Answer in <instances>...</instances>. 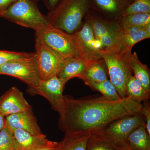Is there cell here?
Instances as JSON below:
<instances>
[{
  "label": "cell",
  "mask_w": 150,
  "mask_h": 150,
  "mask_svg": "<svg viewBox=\"0 0 150 150\" xmlns=\"http://www.w3.org/2000/svg\"><path fill=\"white\" fill-rule=\"evenodd\" d=\"M60 0H45L46 6L49 11L52 10L57 5Z\"/></svg>",
  "instance_id": "cell-32"
},
{
  "label": "cell",
  "mask_w": 150,
  "mask_h": 150,
  "mask_svg": "<svg viewBox=\"0 0 150 150\" xmlns=\"http://www.w3.org/2000/svg\"><path fill=\"white\" fill-rule=\"evenodd\" d=\"M119 146V150H131L126 146L125 142L118 143Z\"/></svg>",
  "instance_id": "cell-34"
},
{
  "label": "cell",
  "mask_w": 150,
  "mask_h": 150,
  "mask_svg": "<svg viewBox=\"0 0 150 150\" xmlns=\"http://www.w3.org/2000/svg\"><path fill=\"white\" fill-rule=\"evenodd\" d=\"M125 143L131 150H150V135L147 131L146 123L135 129Z\"/></svg>",
  "instance_id": "cell-18"
},
{
  "label": "cell",
  "mask_w": 150,
  "mask_h": 150,
  "mask_svg": "<svg viewBox=\"0 0 150 150\" xmlns=\"http://www.w3.org/2000/svg\"><path fill=\"white\" fill-rule=\"evenodd\" d=\"M59 142H54L51 144L43 146L35 150H58Z\"/></svg>",
  "instance_id": "cell-31"
},
{
  "label": "cell",
  "mask_w": 150,
  "mask_h": 150,
  "mask_svg": "<svg viewBox=\"0 0 150 150\" xmlns=\"http://www.w3.org/2000/svg\"><path fill=\"white\" fill-rule=\"evenodd\" d=\"M10 129L19 150H35L43 146L51 144L54 142L46 139L44 134L33 135L20 129Z\"/></svg>",
  "instance_id": "cell-14"
},
{
  "label": "cell",
  "mask_w": 150,
  "mask_h": 150,
  "mask_svg": "<svg viewBox=\"0 0 150 150\" xmlns=\"http://www.w3.org/2000/svg\"><path fill=\"white\" fill-rule=\"evenodd\" d=\"M17 0H0V13L8 8Z\"/></svg>",
  "instance_id": "cell-30"
},
{
  "label": "cell",
  "mask_w": 150,
  "mask_h": 150,
  "mask_svg": "<svg viewBox=\"0 0 150 150\" xmlns=\"http://www.w3.org/2000/svg\"><path fill=\"white\" fill-rule=\"evenodd\" d=\"M79 57L85 62L102 59L101 43L97 39L90 23L86 22L81 30L72 33Z\"/></svg>",
  "instance_id": "cell-7"
},
{
  "label": "cell",
  "mask_w": 150,
  "mask_h": 150,
  "mask_svg": "<svg viewBox=\"0 0 150 150\" xmlns=\"http://www.w3.org/2000/svg\"><path fill=\"white\" fill-rule=\"evenodd\" d=\"M91 4L92 0H62L46 18L51 26L72 34L80 26Z\"/></svg>",
  "instance_id": "cell-2"
},
{
  "label": "cell",
  "mask_w": 150,
  "mask_h": 150,
  "mask_svg": "<svg viewBox=\"0 0 150 150\" xmlns=\"http://www.w3.org/2000/svg\"><path fill=\"white\" fill-rule=\"evenodd\" d=\"M131 67L134 77L147 91L150 93L149 69L146 65L141 62L136 52L131 55Z\"/></svg>",
  "instance_id": "cell-21"
},
{
  "label": "cell",
  "mask_w": 150,
  "mask_h": 150,
  "mask_svg": "<svg viewBox=\"0 0 150 150\" xmlns=\"http://www.w3.org/2000/svg\"><path fill=\"white\" fill-rule=\"evenodd\" d=\"M92 132L65 134V137L59 142L58 150H86L88 140Z\"/></svg>",
  "instance_id": "cell-20"
},
{
  "label": "cell",
  "mask_w": 150,
  "mask_h": 150,
  "mask_svg": "<svg viewBox=\"0 0 150 150\" xmlns=\"http://www.w3.org/2000/svg\"><path fill=\"white\" fill-rule=\"evenodd\" d=\"M134 0H92L99 10L110 15H121V13Z\"/></svg>",
  "instance_id": "cell-22"
},
{
  "label": "cell",
  "mask_w": 150,
  "mask_h": 150,
  "mask_svg": "<svg viewBox=\"0 0 150 150\" xmlns=\"http://www.w3.org/2000/svg\"><path fill=\"white\" fill-rule=\"evenodd\" d=\"M86 62L79 57L66 59L57 76L66 85L71 79L77 77L80 79L85 69Z\"/></svg>",
  "instance_id": "cell-16"
},
{
  "label": "cell",
  "mask_w": 150,
  "mask_h": 150,
  "mask_svg": "<svg viewBox=\"0 0 150 150\" xmlns=\"http://www.w3.org/2000/svg\"><path fill=\"white\" fill-rule=\"evenodd\" d=\"M144 123V118L138 112L116 119L102 130L116 143L125 142L135 129Z\"/></svg>",
  "instance_id": "cell-11"
},
{
  "label": "cell",
  "mask_w": 150,
  "mask_h": 150,
  "mask_svg": "<svg viewBox=\"0 0 150 150\" xmlns=\"http://www.w3.org/2000/svg\"><path fill=\"white\" fill-rule=\"evenodd\" d=\"M0 150H19L12 131L6 125L0 131Z\"/></svg>",
  "instance_id": "cell-26"
},
{
  "label": "cell",
  "mask_w": 150,
  "mask_h": 150,
  "mask_svg": "<svg viewBox=\"0 0 150 150\" xmlns=\"http://www.w3.org/2000/svg\"><path fill=\"white\" fill-rule=\"evenodd\" d=\"M1 17L38 32L49 25L32 0H17L0 13Z\"/></svg>",
  "instance_id": "cell-4"
},
{
  "label": "cell",
  "mask_w": 150,
  "mask_h": 150,
  "mask_svg": "<svg viewBox=\"0 0 150 150\" xmlns=\"http://www.w3.org/2000/svg\"><path fill=\"white\" fill-rule=\"evenodd\" d=\"M65 85L57 76L46 80H40L35 87H28L27 92L31 95L41 96L48 100L52 108L60 112L64 101L63 91Z\"/></svg>",
  "instance_id": "cell-10"
},
{
  "label": "cell",
  "mask_w": 150,
  "mask_h": 150,
  "mask_svg": "<svg viewBox=\"0 0 150 150\" xmlns=\"http://www.w3.org/2000/svg\"><path fill=\"white\" fill-rule=\"evenodd\" d=\"M140 112L144 118L146 128L150 135V104L149 100L142 103Z\"/></svg>",
  "instance_id": "cell-29"
},
{
  "label": "cell",
  "mask_w": 150,
  "mask_h": 150,
  "mask_svg": "<svg viewBox=\"0 0 150 150\" xmlns=\"http://www.w3.org/2000/svg\"><path fill=\"white\" fill-rule=\"evenodd\" d=\"M145 29L148 35L150 37V23L145 25Z\"/></svg>",
  "instance_id": "cell-35"
},
{
  "label": "cell",
  "mask_w": 150,
  "mask_h": 150,
  "mask_svg": "<svg viewBox=\"0 0 150 150\" xmlns=\"http://www.w3.org/2000/svg\"><path fill=\"white\" fill-rule=\"evenodd\" d=\"M121 48L131 50L138 42L149 38L145 29L141 27H122Z\"/></svg>",
  "instance_id": "cell-19"
},
{
  "label": "cell",
  "mask_w": 150,
  "mask_h": 150,
  "mask_svg": "<svg viewBox=\"0 0 150 150\" xmlns=\"http://www.w3.org/2000/svg\"><path fill=\"white\" fill-rule=\"evenodd\" d=\"M35 33L63 60L79 57L71 34L50 24Z\"/></svg>",
  "instance_id": "cell-5"
},
{
  "label": "cell",
  "mask_w": 150,
  "mask_h": 150,
  "mask_svg": "<svg viewBox=\"0 0 150 150\" xmlns=\"http://www.w3.org/2000/svg\"><path fill=\"white\" fill-rule=\"evenodd\" d=\"M86 150H119V146L100 130L92 132L87 142Z\"/></svg>",
  "instance_id": "cell-17"
},
{
  "label": "cell",
  "mask_w": 150,
  "mask_h": 150,
  "mask_svg": "<svg viewBox=\"0 0 150 150\" xmlns=\"http://www.w3.org/2000/svg\"><path fill=\"white\" fill-rule=\"evenodd\" d=\"M126 91L127 96L131 98L139 103L150 99V93L142 86L133 75L129 77L126 82Z\"/></svg>",
  "instance_id": "cell-23"
},
{
  "label": "cell",
  "mask_w": 150,
  "mask_h": 150,
  "mask_svg": "<svg viewBox=\"0 0 150 150\" xmlns=\"http://www.w3.org/2000/svg\"><path fill=\"white\" fill-rule=\"evenodd\" d=\"M122 27H141L150 23V14L137 13L121 16Z\"/></svg>",
  "instance_id": "cell-25"
},
{
  "label": "cell",
  "mask_w": 150,
  "mask_h": 150,
  "mask_svg": "<svg viewBox=\"0 0 150 150\" xmlns=\"http://www.w3.org/2000/svg\"><path fill=\"white\" fill-rule=\"evenodd\" d=\"M5 125L11 129H20L33 135L43 134L32 109L6 116Z\"/></svg>",
  "instance_id": "cell-13"
},
{
  "label": "cell",
  "mask_w": 150,
  "mask_h": 150,
  "mask_svg": "<svg viewBox=\"0 0 150 150\" xmlns=\"http://www.w3.org/2000/svg\"><path fill=\"white\" fill-rule=\"evenodd\" d=\"M5 125V117L0 112V131Z\"/></svg>",
  "instance_id": "cell-33"
},
{
  "label": "cell",
  "mask_w": 150,
  "mask_h": 150,
  "mask_svg": "<svg viewBox=\"0 0 150 150\" xmlns=\"http://www.w3.org/2000/svg\"><path fill=\"white\" fill-rule=\"evenodd\" d=\"M108 70L103 59L86 62L85 69L80 78L88 86L92 83L100 82L108 79Z\"/></svg>",
  "instance_id": "cell-15"
},
{
  "label": "cell",
  "mask_w": 150,
  "mask_h": 150,
  "mask_svg": "<svg viewBox=\"0 0 150 150\" xmlns=\"http://www.w3.org/2000/svg\"><path fill=\"white\" fill-rule=\"evenodd\" d=\"M0 74L17 78L28 85L35 87L40 79L35 55L30 58L10 62L0 66Z\"/></svg>",
  "instance_id": "cell-8"
},
{
  "label": "cell",
  "mask_w": 150,
  "mask_h": 150,
  "mask_svg": "<svg viewBox=\"0 0 150 150\" xmlns=\"http://www.w3.org/2000/svg\"><path fill=\"white\" fill-rule=\"evenodd\" d=\"M88 21L96 37L102 45L103 50L112 51L121 48L122 28L89 15Z\"/></svg>",
  "instance_id": "cell-9"
},
{
  "label": "cell",
  "mask_w": 150,
  "mask_h": 150,
  "mask_svg": "<svg viewBox=\"0 0 150 150\" xmlns=\"http://www.w3.org/2000/svg\"><path fill=\"white\" fill-rule=\"evenodd\" d=\"M35 55L41 80L57 76L64 60L43 42L36 33L35 38Z\"/></svg>",
  "instance_id": "cell-6"
},
{
  "label": "cell",
  "mask_w": 150,
  "mask_h": 150,
  "mask_svg": "<svg viewBox=\"0 0 150 150\" xmlns=\"http://www.w3.org/2000/svg\"><path fill=\"white\" fill-rule=\"evenodd\" d=\"M32 109L22 92L12 87L0 97V112L5 117Z\"/></svg>",
  "instance_id": "cell-12"
},
{
  "label": "cell",
  "mask_w": 150,
  "mask_h": 150,
  "mask_svg": "<svg viewBox=\"0 0 150 150\" xmlns=\"http://www.w3.org/2000/svg\"><path fill=\"white\" fill-rule=\"evenodd\" d=\"M0 17H1V16H0Z\"/></svg>",
  "instance_id": "cell-36"
},
{
  "label": "cell",
  "mask_w": 150,
  "mask_h": 150,
  "mask_svg": "<svg viewBox=\"0 0 150 150\" xmlns=\"http://www.w3.org/2000/svg\"><path fill=\"white\" fill-rule=\"evenodd\" d=\"M102 59L108 70L110 82L115 86L122 98L127 96L126 85L133 75L131 67V50L119 48L112 51L102 50Z\"/></svg>",
  "instance_id": "cell-3"
},
{
  "label": "cell",
  "mask_w": 150,
  "mask_h": 150,
  "mask_svg": "<svg viewBox=\"0 0 150 150\" xmlns=\"http://www.w3.org/2000/svg\"><path fill=\"white\" fill-rule=\"evenodd\" d=\"M137 13L150 14V0H134L123 11L121 16Z\"/></svg>",
  "instance_id": "cell-27"
},
{
  "label": "cell",
  "mask_w": 150,
  "mask_h": 150,
  "mask_svg": "<svg viewBox=\"0 0 150 150\" xmlns=\"http://www.w3.org/2000/svg\"><path fill=\"white\" fill-rule=\"evenodd\" d=\"M142 103L129 97L112 100L102 95L75 99L64 96L58 126L65 134L102 130L116 119L140 112Z\"/></svg>",
  "instance_id": "cell-1"
},
{
  "label": "cell",
  "mask_w": 150,
  "mask_h": 150,
  "mask_svg": "<svg viewBox=\"0 0 150 150\" xmlns=\"http://www.w3.org/2000/svg\"><path fill=\"white\" fill-rule=\"evenodd\" d=\"M34 55L35 53L0 51V66L15 61L30 58Z\"/></svg>",
  "instance_id": "cell-28"
},
{
  "label": "cell",
  "mask_w": 150,
  "mask_h": 150,
  "mask_svg": "<svg viewBox=\"0 0 150 150\" xmlns=\"http://www.w3.org/2000/svg\"><path fill=\"white\" fill-rule=\"evenodd\" d=\"M88 86L93 90L101 93L108 99L112 100H118L122 99L116 88L109 80L100 82L92 83Z\"/></svg>",
  "instance_id": "cell-24"
}]
</instances>
